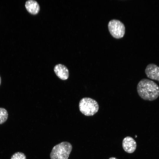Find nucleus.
<instances>
[{
    "mask_svg": "<svg viewBox=\"0 0 159 159\" xmlns=\"http://www.w3.org/2000/svg\"><path fill=\"white\" fill-rule=\"evenodd\" d=\"M137 90L140 97L145 100L153 101L159 96L158 85L147 79H143L138 82Z\"/></svg>",
    "mask_w": 159,
    "mask_h": 159,
    "instance_id": "nucleus-1",
    "label": "nucleus"
},
{
    "mask_svg": "<svg viewBox=\"0 0 159 159\" xmlns=\"http://www.w3.org/2000/svg\"><path fill=\"white\" fill-rule=\"evenodd\" d=\"M72 146L69 143L62 142L55 145L50 155L51 159H68L72 150Z\"/></svg>",
    "mask_w": 159,
    "mask_h": 159,
    "instance_id": "nucleus-2",
    "label": "nucleus"
},
{
    "mask_svg": "<svg viewBox=\"0 0 159 159\" xmlns=\"http://www.w3.org/2000/svg\"><path fill=\"white\" fill-rule=\"evenodd\" d=\"M80 112L86 116H93L98 112L99 106L95 100L89 97L82 98L79 103Z\"/></svg>",
    "mask_w": 159,
    "mask_h": 159,
    "instance_id": "nucleus-3",
    "label": "nucleus"
},
{
    "mask_svg": "<svg viewBox=\"0 0 159 159\" xmlns=\"http://www.w3.org/2000/svg\"><path fill=\"white\" fill-rule=\"evenodd\" d=\"M108 26L109 31L113 37L119 39L123 37L125 27L124 24L120 20L112 19L109 21Z\"/></svg>",
    "mask_w": 159,
    "mask_h": 159,
    "instance_id": "nucleus-4",
    "label": "nucleus"
},
{
    "mask_svg": "<svg viewBox=\"0 0 159 159\" xmlns=\"http://www.w3.org/2000/svg\"><path fill=\"white\" fill-rule=\"evenodd\" d=\"M147 77L159 82V66L153 63L148 64L145 70Z\"/></svg>",
    "mask_w": 159,
    "mask_h": 159,
    "instance_id": "nucleus-5",
    "label": "nucleus"
},
{
    "mask_svg": "<svg viewBox=\"0 0 159 159\" xmlns=\"http://www.w3.org/2000/svg\"><path fill=\"white\" fill-rule=\"evenodd\" d=\"M122 145L124 150L128 153H132L134 152L137 146L135 140L130 136H127L124 138Z\"/></svg>",
    "mask_w": 159,
    "mask_h": 159,
    "instance_id": "nucleus-6",
    "label": "nucleus"
},
{
    "mask_svg": "<svg viewBox=\"0 0 159 159\" xmlns=\"http://www.w3.org/2000/svg\"><path fill=\"white\" fill-rule=\"evenodd\" d=\"M54 71L57 76L62 80H66L69 77L68 69L64 65L60 64L56 65L54 68Z\"/></svg>",
    "mask_w": 159,
    "mask_h": 159,
    "instance_id": "nucleus-7",
    "label": "nucleus"
},
{
    "mask_svg": "<svg viewBox=\"0 0 159 159\" xmlns=\"http://www.w3.org/2000/svg\"><path fill=\"white\" fill-rule=\"evenodd\" d=\"M25 6L27 10L32 14H36L40 10V6L38 2L34 0H29L25 3Z\"/></svg>",
    "mask_w": 159,
    "mask_h": 159,
    "instance_id": "nucleus-8",
    "label": "nucleus"
},
{
    "mask_svg": "<svg viewBox=\"0 0 159 159\" xmlns=\"http://www.w3.org/2000/svg\"><path fill=\"white\" fill-rule=\"evenodd\" d=\"M8 116L7 110L4 108L0 107V124L4 123L6 121Z\"/></svg>",
    "mask_w": 159,
    "mask_h": 159,
    "instance_id": "nucleus-9",
    "label": "nucleus"
},
{
    "mask_svg": "<svg viewBox=\"0 0 159 159\" xmlns=\"http://www.w3.org/2000/svg\"><path fill=\"white\" fill-rule=\"evenodd\" d=\"M11 159H26V157L24 153L17 152L15 153L12 155Z\"/></svg>",
    "mask_w": 159,
    "mask_h": 159,
    "instance_id": "nucleus-10",
    "label": "nucleus"
},
{
    "mask_svg": "<svg viewBox=\"0 0 159 159\" xmlns=\"http://www.w3.org/2000/svg\"><path fill=\"white\" fill-rule=\"evenodd\" d=\"M109 159H117V158H115V157H111Z\"/></svg>",
    "mask_w": 159,
    "mask_h": 159,
    "instance_id": "nucleus-11",
    "label": "nucleus"
},
{
    "mask_svg": "<svg viewBox=\"0 0 159 159\" xmlns=\"http://www.w3.org/2000/svg\"><path fill=\"white\" fill-rule=\"evenodd\" d=\"M1 77L0 76V85L1 83Z\"/></svg>",
    "mask_w": 159,
    "mask_h": 159,
    "instance_id": "nucleus-12",
    "label": "nucleus"
}]
</instances>
